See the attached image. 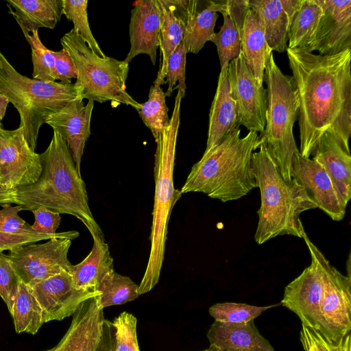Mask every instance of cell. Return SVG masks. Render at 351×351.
Instances as JSON below:
<instances>
[{
  "instance_id": "38",
  "label": "cell",
  "mask_w": 351,
  "mask_h": 351,
  "mask_svg": "<svg viewBox=\"0 0 351 351\" xmlns=\"http://www.w3.org/2000/svg\"><path fill=\"white\" fill-rule=\"evenodd\" d=\"M300 339L304 351H351L350 334L338 342L326 338L318 330L302 326Z\"/></svg>"
},
{
  "instance_id": "5",
  "label": "cell",
  "mask_w": 351,
  "mask_h": 351,
  "mask_svg": "<svg viewBox=\"0 0 351 351\" xmlns=\"http://www.w3.org/2000/svg\"><path fill=\"white\" fill-rule=\"evenodd\" d=\"M183 98L178 90L169 123L155 140V193L149 236L151 247L145 271L138 285L139 295L150 291L158 282L164 261L170 215L174 205L182 195L180 190L174 187L173 169Z\"/></svg>"
},
{
  "instance_id": "45",
  "label": "cell",
  "mask_w": 351,
  "mask_h": 351,
  "mask_svg": "<svg viewBox=\"0 0 351 351\" xmlns=\"http://www.w3.org/2000/svg\"><path fill=\"white\" fill-rule=\"evenodd\" d=\"M223 5L220 13L225 12L229 16L241 35L245 15L250 8L249 0H227Z\"/></svg>"
},
{
  "instance_id": "17",
  "label": "cell",
  "mask_w": 351,
  "mask_h": 351,
  "mask_svg": "<svg viewBox=\"0 0 351 351\" xmlns=\"http://www.w3.org/2000/svg\"><path fill=\"white\" fill-rule=\"evenodd\" d=\"M323 14L309 52L334 55L351 49V0H321Z\"/></svg>"
},
{
  "instance_id": "52",
  "label": "cell",
  "mask_w": 351,
  "mask_h": 351,
  "mask_svg": "<svg viewBox=\"0 0 351 351\" xmlns=\"http://www.w3.org/2000/svg\"><path fill=\"white\" fill-rule=\"evenodd\" d=\"M47 351H51V349H49V350H47Z\"/></svg>"
},
{
  "instance_id": "44",
  "label": "cell",
  "mask_w": 351,
  "mask_h": 351,
  "mask_svg": "<svg viewBox=\"0 0 351 351\" xmlns=\"http://www.w3.org/2000/svg\"><path fill=\"white\" fill-rule=\"evenodd\" d=\"M34 216L32 229L39 233L49 235L56 234L61 221L60 214L45 207H40L32 211Z\"/></svg>"
},
{
  "instance_id": "9",
  "label": "cell",
  "mask_w": 351,
  "mask_h": 351,
  "mask_svg": "<svg viewBox=\"0 0 351 351\" xmlns=\"http://www.w3.org/2000/svg\"><path fill=\"white\" fill-rule=\"evenodd\" d=\"M326 277L324 296L321 303L317 330L326 338L338 342L351 329V278L332 266L324 254L317 250Z\"/></svg>"
},
{
  "instance_id": "1",
  "label": "cell",
  "mask_w": 351,
  "mask_h": 351,
  "mask_svg": "<svg viewBox=\"0 0 351 351\" xmlns=\"http://www.w3.org/2000/svg\"><path fill=\"white\" fill-rule=\"evenodd\" d=\"M299 100L302 156L313 155L325 133L350 152L351 49L334 55L286 50Z\"/></svg>"
},
{
  "instance_id": "12",
  "label": "cell",
  "mask_w": 351,
  "mask_h": 351,
  "mask_svg": "<svg viewBox=\"0 0 351 351\" xmlns=\"http://www.w3.org/2000/svg\"><path fill=\"white\" fill-rule=\"evenodd\" d=\"M227 74L236 104L238 125L244 126L249 132L261 133L266 123V89L256 80L242 53L229 62Z\"/></svg>"
},
{
  "instance_id": "19",
  "label": "cell",
  "mask_w": 351,
  "mask_h": 351,
  "mask_svg": "<svg viewBox=\"0 0 351 351\" xmlns=\"http://www.w3.org/2000/svg\"><path fill=\"white\" fill-rule=\"evenodd\" d=\"M98 295L83 302L68 330L51 351H97L105 320Z\"/></svg>"
},
{
  "instance_id": "32",
  "label": "cell",
  "mask_w": 351,
  "mask_h": 351,
  "mask_svg": "<svg viewBox=\"0 0 351 351\" xmlns=\"http://www.w3.org/2000/svg\"><path fill=\"white\" fill-rule=\"evenodd\" d=\"M138 285L128 276L114 272L98 287L99 306L103 309L113 305L123 304L137 298Z\"/></svg>"
},
{
  "instance_id": "22",
  "label": "cell",
  "mask_w": 351,
  "mask_h": 351,
  "mask_svg": "<svg viewBox=\"0 0 351 351\" xmlns=\"http://www.w3.org/2000/svg\"><path fill=\"white\" fill-rule=\"evenodd\" d=\"M207 338L210 346L221 351H276L254 325V320L242 324L214 322Z\"/></svg>"
},
{
  "instance_id": "25",
  "label": "cell",
  "mask_w": 351,
  "mask_h": 351,
  "mask_svg": "<svg viewBox=\"0 0 351 351\" xmlns=\"http://www.w3.org/2000/svg\"><path fill=\"white\" fill-rule=\"evenodd\" d=\"M241 53L258 82L263 85L265 69L272 53L256 13L249 9L241 34Z\"/></svg>"
},
{
  "instance_id": "24",
  "label": "cell",
  "mask_w": 351,
  "mask_h": 351,
  "mask_svg": "<svg viewBox=\"0 0 351 351\" xmlns=\"http://www.w3.org/2000/svg\"><path fill=\"white\" fill-rule=\"evenodd\" d=\"M93 246L80 263L69 267L74 285L79 289L97 291L100 284L114 272L113 258L104 239L93 237Z\"/></svg>"
},
{
  "instance_id": "43",
  "label": "cell",
  "mask_w": 351,
  "mask_h": 351,
  "mask_svg": "<svg viewBox=\"0 0 351 351\" xmlns=\"http://www.w3.org/2000/svg\"><path fill=\"white\" fill-rule=\"evenodd\" d=\"M55 58L53 77L61 84H69L73 78L77 79V71L75 63L69 52L62 48L60 51H53Z\"/></svg>"
},
{
  "instance_id": "18",
  "label": "cell",
  "mask_w": 351,
  "mask_h": 351,
  "mask_svg": "<svg viewBox=\"0 0 351 351\" xmlns=\"http://www.w3.org/2000/svg\"><path fill=\"white\" fill-rule=\"evenodd\" d=\"M93 107V101H88L84 104L81 99L75 100L49 115L45 121V123L58 131L66 141L79 173L85 143L91 134Z\"/></svg>"
},
{
  "instance_id": "46",
  "label": "cell",
  "mask_w": 351,
  "mask_h": 351,
  "mask_svg": "<svg viewBox=\"0 0 351 351\" xmlns=\"http://www.w3.org/2000/svg\"><path fill=\"white\" fill-rule=\"evenodd\" d=\"M97 351H115L114 327L112 322L105 319L100 341Z\"/></svg>"
},
{
  "instance_id": "37",
  "label": "cell",
  "mask_w": 351,
  "mask_h": 351,
  "mask_svg": "<svg viewBox=\"0 0 351 351\" xmlns=\"http://www.w3.org/2000/svg\"><path fill=\"white\" fill-rule=\"evenodd\" d=\"M136 317L126 311L122 312L112 322L115 351H140L136 336Z\"/></svg>"
},
{
  "instance_id": "35",
  "label": "cell",
  "mask_w": 351,
  "mask_h": 351,
  "mask_svg": "<svg viewBox=\"0 0 351 351\" xmlns=\"http://www.w3.org/2000/svg\"><path fill=\"white\" fill-rule=\"evenodd\" d=\"M87 0H62V14L73 22L74 30L84 40L90 50L99 57L106 56L102 51L91 32L88 21Z\"/></svg>"
},
{
  "instance_id": "10",
  "label": "cell",
  "mask_w": 351,
  "mask_h": 351,
  "mask_svg": "<svg viewBox=\"0 0 351 351\" xmlns=\"http://www.w3.org/2000/svg\"><path fill=\"white\" fill-rule=\"evenodd\" d=\"M69 239H51L45 243H29L9 251L6 255L21 282L31 286L63 271L71 263Z\"/></svg>"
},
{
  "instance_id": "8",
  "label": "cell",
  "mask_w": 351,
  "mask_h": 351,
  "mask_svg": "<svg viewBox=\"0 0 351 351\" xmlns=\"http://www.w3.org/2000/svg\"><path fill=\"white\" fill-rule=\"evenodd\" d=\"M60 43L75 63V83L82 89L83 99L99 103L111 101L131 106L137 111L141 109V104L125 90L129 63L95 54L73 28L61 38Z\"/></svg>"
},
{
  "instance_id": "11",
  "label": "cell",
  "mask_w": 351,
  "mask_h": 351,
  "mask_svg": "<svg viewBox=\"0 0 351 351\" xmlns=\"http://www.w3.org/2000/svg\"><path fill=\"white\" fill-rule=\"evenodd\" d=\"M303 239L308 248L311 263L286 286L280 304L295 313L302 326L317 330L319 310L325 293V272L317 254L318 248L306 234Z\"/></svg>"
},
{
  "instance_id": "40",
  "label": "cell",
  "mask_w": 351,
  "mask_h": 351,
  "mask_svg": "<svg viewBox=\"0 0 351 351\" xmlns=\"http://www.w3.org/2000/svg\"><path fill=\"white\" fill-rule=\"evenodd\" d=\"M78 236L79 232L76 230L57 232L54 235L43 233L10 234L0 231V251H10L27 244L35 243L40 241L51 239H69L72 240L76 239Z\"/></svg>"
},
{
  "instance_id": "34",
  "label": "cell",
  "mask_w": 351,
  "mask_h": 351,
  "mask_svg": "<svg viewBox=\"0 0 351 351\" xmlns=\"http://www.w3.org/2000/svg\"><path fill=\"white\" fill-rule=\"evenodd\" d=\"M223 23L220 30L215 33L210 41L216 47L219 59L221 69L228 68L229 62L241 53V35L229 16L221 13Z\"/></svg>"
},
{
  "instance_id": "51",
  "label": "cell",
  "mask_w": 351,
  "mask_h": 351,
  "mask_svg": "<svg viewBox=\"0 0 351 351\" xmlns=\"http://www.w3.org/2000/svg\"><path fill=\"white\" fill-rule=\"evenodd\" d=\"M2 125H3L2 123H0V126H2Z\"/></svg>"
},
{
  "instance_id": "27",
  "label": "cell",
  "mask_w": 351,
  "mask_h": 351,
  "mask_svg": "<svg viewBox=\"0 0 351 351\" xmlns=\"http://www.w3.org/2000/svg\"><path fill=\"white\" fill-rule=\"evenodd\" d=\"M250 8L258 16L267 43L271 51L287 49L290 22L280 0H249Z\"/></svg>"
},
{
  "instance_id": "31",
  "label": "cell",
  "mask_w": 351,
  "mask_h": 351,
  "mask_svg": "<svg viewBox=\"0 0 351 351\" xmlns=\"http://www.w3.org/2000/svg\"><path fill=\"white\" fill-rule=\"evenodd\" d=\"M160 86V84L154 82L149 89L148 99L141 104L142 106L138 110L139 117L151 130L155 140L170 121L169 108L165 101V93Z\"/></svg>"
},
{
  "instance_id": "3",
  "label": "cell",
  "mask_w": 351,
  "mask_h": 351,
  "mask_svg": "<svg viewBox=\"0 0 351 351\" xmlns=\"http://www.w3.org/2000/svg\"><path fill=\"white\" fill-rule=\"evenodd\" d=\"M237 127L193 165L180 191L201 192L222 202L237 200L257 187L252 154L258 133L240 136Z\"/></svg>"
},
{
  "instance_id": "20",
  "label": "cell",
  "mask_w": 351,
  "mask_h": 351,
  "mask_svg": "<svg viewBox=\"0 0 351 351\" xmlns=\"http://www.w3.org/2000/svg\"><path fill=\"white\" fill-rule=\"evenodd\" d=\"M160 22L158 0H141L135 3L129 25L130 49L125 62L130 63L138 55L146 54L155 65L160 45Z\"/></svg>"
},
{
  "instance_id": "41",
  "label": "cell",
  "mask_w": 351,
  "mask_h": 351,
  "mask_svg": "<svg viewBox=\"0 0 351 351\" xmlns=\"http://www.w3.org/2000/svg\"><path fill=\"white\" fill-rule=\"evenodd\" d=\"M0 231L10 234H27L39 233L35 232L32 226L23 220L19 213L23 210L21 206L10 204H0Z\"/></svg>"
},
{
  "instance_id": "23",
  "label": "cell",
  "mask_w": 351,
  "mask_h": 351,
  "mask_svg": "<svg viewBox=\"0 0 351 351\" xmlns=\"http://www.w3.org/2000/svg\"><path fill=\"white\" fill-rule=\"evenodd\" d=\"M227 69L220 70L215 95L209 112L208 138L204 152L217 145L239 127L237 108L230 94Z\"/></svg>"
},
{
  "instance_id": "2",
  "label": "cell",
  "mask_w": 351,
  "mask_h": 351,
  "mask_svg": "<svg viewBox=\"0 0 351 351\" xmlns=\"http://www.w3.org/2000/svg\"><path fill=\"white\" fill-rule=\"evenodd\" d=\"M42 171L32 184L13 189L12 204L23 210L45 207L71 215L86 227L92 237L104 239L88 205L86 184L76 169L71 152L60 133L53 130L46 150L40 154Z\"/></svg>"
},
{
  "instance_id": "16",
  "label": "cell",
  "mask_w": 351,
  "mask_h": 351,
  "mask_svg": "<svg viewBox=\"0 0 351 351\" xmlns=\"http://www.w3.org/2000/svg\"><path fill=\"white\" fill-rule=\"evenodd\" d=\"M183 29L182 43L186 53L197 54L215 34L217 12L224 1L168 0Z\"/></svg>"
},
{
  "instance_id": "7",
  "label": "cell",
  "mask_w": 351,
  "mask_h": 351,
  "mask_svg": "<svg viewBox=\"0 0 351 351\" xmlns=\"http://www.w3.org/2000/svg\"><path fill=\"white\" fill-rule=\"evenodd\" d=\"M263 82L267 86L266 123L254 150L264 145L282 177L291 181L292 158L298 149L293 136L299 112L297 90L293 77L282 73L273 53L267 63Z\"/></svg>"
},
{
  "instance_id": "15",
  "label": "cell",
  "mask_w": 351,
  "mask_h": 351,
  "mask_svg": "<svg viewBox=\"0 0 351 351\" xmlns=\"http://www.w3.org/2000/svg\"><path fill=\"white\" fill-rule=\"evenodd\" d=\"M291 178L304 189L317 208L334 221L343 219L346 206L326 171L317 161L302 156L298 149L292 158Z\"/></svg>"
},
{
  "instance_id": "50",
  "label": "cell",
  "mask_w": 351,
  "mask_h": 351,
  "mask_svg": "<svg viewBox=\"0 0 351 351\" xmlns=\"http://www.w3.org/2000/svg\"><path fill=\"white\" fill-rule=\"evenodd\" d=\"M201 351H221L217 348L210 346L208 348Z\"/></svg>"
},
{
  "instance_id": "14",
  "label": "cell",
  "mask_w": 351,
  "mask_h": 351,
  "mask_svg": "<svg viewBox=\"0 0 351 351\" xmlns=\"http://www.w3.org/2000/svg\"><path fill=\"white\" fill-rule=\"evenodd\" d=\"M29 287L40 304L45 323L73 315L83 302L100 294L98 291L76 288L67 271Z\"/></svg>"
},
{
  "instance_id": "36",
  "label": "cell",
  "mask_w": 351,
  "mask_h": 351,
  "mask_svg": "<svg viewBox=\"0 0 351 351\" xmlns=\"http://www.w3.org/2000/svg\"><path fill=\"white\" fill-rule=\"evenodd\" d=\"M280 305L273 304L256 306L243 303H217L209 308L208 313L215 322L229 324H242L254 320L266 310Z\"/></svg>"
},
{
  "instance_id": "29",
  "label": "cell",
  "mask_w": 351,
  "mask_h": 351,
  "mask_svg": "<svg viewBox=\"0 0 351 351\" xmlns=\"http://www.w3.org/2000/svg\"><path fill=\"white\" fill-rule=\"evenodd\" d=\"M16 333L35 335L45 324L40 304L29 286L19 284L10 310Z\"/></svg>"
},
{
  "instance_id": "4",
  "label": "cell",
  "mask_w": 351,
  "mask_h": 351,
  "mask_svg": "<svg viewBox=\"0 0 351 351\" xmlns=\"http://www.w3.org/2000/svg\"><path fill=\"white\" fill-rule=\"evenodd\" d=\"M252 154V166L261 206L254 240L258 245L282 235L304 238L306 234L300 215L316 208L304 189L295 180L286 181L264 145Z\"/></svg>"
},
{
  "instance_id": "30",
  "label": "cell",
  "mask_w": 351,
  "mask_h": 351,
  "mask_svg": "<svg viewBox=\"0 0 351 351\" xmlns=\"http://www.w3.org/2000/svg\"><path fill=\"white\" fill-rule=\"evenodd\" d=\"M158 2L161 13L159 45L160 63L154 82L162 85L165 84L169 58L182 42L183 29L168 0H158Z\"/></svg>"
},
{
  "instance_id": "6",
  "label": "cell",
  "mask_w": 351,
  "mask_h": 351,
  "mask_svg": "<svg viewBox=\"0 0 351 351\" xmlns=\"http://www.w3.org/2000/svg\"><path fill=\"white\" fill-rule=\"evenodd\" d=\"M0 93L17 110L20 128L35 150L40 127L47 118L68 103L81 99L82 89L76 83L64 84L30 79L19 73L0 51Z\"/></svg>"
},
{
  "instance_id": "33",
  "label": "cell",
  "mask_w": 351,
  "mask_h": 351,
  "mask_svg": "<svg viewBox=\"0 0 351 351\" xmlns=\"http://www.w3.org/2000/svg\"><path fill=\"white\" fill-rule=\"evenodd\" d=\"M19 25L31 47L33 79L43 82H56L53 77L55 58L53 51L43 44L38 30L29 32L23 25Z\"/></svg>"
},
{
  "instance_id": "21",
  "label": "cell",
  "mask_w": 351,
  "mask_h": 351,
  "mask_svg": "<svg viewBox=\"0 0 351 351\" xmlns=\"http://www.w3.org/2000/svg\"><path fill=\"white\" fill-rule=\"evenodd\" d=\"M330 178L336 191L347 206L351 198V156L330 133L320 138L313 154Z\"/></svg>"
},
{
  "instance_id": "39",
  "label": "cell",
  "mask_w": 351,
  "mask_h": 351,
  "mask_svg": "<svg viewBox=\"0 0 351 351\" xmlns=\"http://www.w3.org/2000/svg\"><path fill=\"white\" fill-rule=\"evenodd\" d=\"M186 53L182 42L169 58L165 78V82L168 84L167 90L165 93L166 97L171 96L178 82V90L181 92L183 97L185 96L186 88L185 82Z\"/></svg>"
},
{
  "instance_id": "47",
  "label": "cell",
  "mask_w": 351,
  "mask_h": 351,
  "mask_svg": "<svg viewBox=\"0 0 351 351\" xmlns=\"http://www.w3.org/2000/svg\"><path fill=\"white\" fill-rule=\"evenodd\" d=\"M281 5L291 24L292 20L297 13L302 0H280Z\"/></svg>"
},
{
  "instance_id": "49",
  "label": "cell",
  "mask_w": 351,
  "mask_h": 351,
  "mask_svg": "<svg viewBox=\"0 0 351 351\" xmlns=\"http://www.w3.org/2000/svg\"><path fill=\"white\" fill-rule=\"evenodd\" d=\"M9 102L8 99L5 95L0 93V123H1V121L5 116Z\"/></svg>"
},
{
  "instance_id": "48",
  "label": "cell",
  "mask_w": 351,
  "mask_h": 351,
  "mask_svg": "<svg viewBox=\"0 0 351 351\" xmlns=\"http://www.w3.org/2000/svg\"><path fill=\"white\" fill-rule=\"evenodd\" d=\"M13 189L0 185V204H12V194Z\"/></svg>"
},
{
  "instance_id": "42",
  "label": "cell",
  "mask_w": 351,
  "mask_h": 351,
  "mask_svg": "<svg viewBox=\"0 0 351 351\" xmlns=\"http://www.w3.org/2000/svg\"><path fill=\"white\" fill-rule=\"evenodd\" d=\"M20 280L6 255L0 251V297L10 310Z\"/></svg>"
},
{
  "instance_id": "26",
  "label": "cell",
  "mask_w": 351,
  "mask_h": 351,
  "mask_svg": "<svg viewBox=\"0 0 351 351\" xmlns=\"http://www.w3.org/2000/svg\"><path fill=\"white\" fill-rule=\"evenodd\" d=\"M8 12L29 32L54 29L62 15V0H6Z\"/></svg>"
},
{
  "instance_id": "13",
  "label": "cell",
  "mask_w": 351,
  "mask_h": 351,
  "mask_svg": "<svg viewBox=\"0 0 351 351\" xmlns=\"http://www.w3.org/2000/svg\"><path fill=\"white\" fill-rule=\"evenodd\" d=\"M41 171L40 154L29 146L23 129L0 126V185L15 189L32 184Z\"/></svg>"
},
{
  "instance_id": "28",
  "label": "cell",
  "mask_w": 351,
  "mask_h": 351,
  "mask_svg": "<svg viewBox=\"0 0 351 351\" xmlns=\"http://www.w3.org/2000/svg\"><path fill=\"white\" fill-rule=\"evenodd\" d=\"M322 14L321 0H302L289 27L287 49L309 52Z\"/></svg>"
}]
</instances>
